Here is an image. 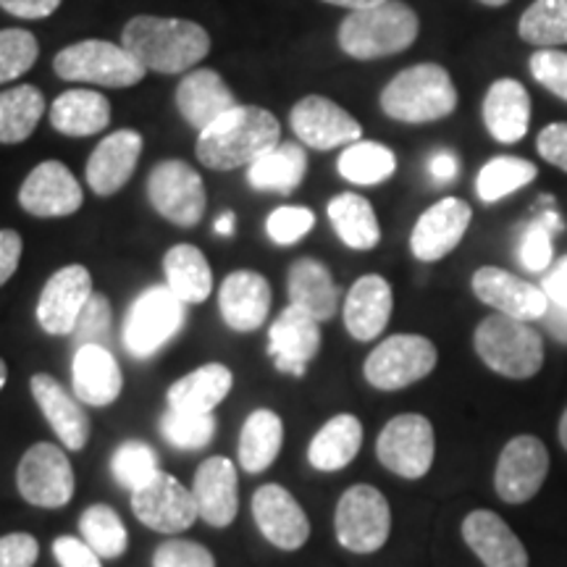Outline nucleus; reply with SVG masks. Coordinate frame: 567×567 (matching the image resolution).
<instances>
[{
  "instance_id": "obj_39",
  "label": "nucleus",
  "mask_w": 567,
  "mask_h": 567,
  "mask_svg": "<svg viewBox=\"0 0 567 567\" xmlns=\"http://www.w3.org/2000/svg\"><path fill=\"white\" fill-rule=\"evenodd\" d=\"M45 113V95L32 84L0 92V145L30 140Z\"/></svg>"
},
{
  "instance_id": "obj_59",
  "label": "nucleus",
  "mask_w": 567,
  "mask_h": 567,
  "mask_svg": "<svg viewBox=\"0 0 567 567\" xmlns=\"http://www.w3.org/2000/svg\"><path fill=\"white\" fill-rule=\"evenodd\" d=\"M544 321H547V329L551 331V337H555L557 342L567 344V310L559 308L555 302H549Z\"/></svg>"
},
{
  "instance_id": "obj_2",
  "label": "nucleus",
  "mask_w": 567,
  "mask_h": 567,
  "mask_svg": "<svg viewBox=\"0 0 567 567\" xmlns=\"http://www.w3.org/2000/svg\"><path fill=\"white\" fill-rule=\"evenodd\" d=\"M122 45L147 71L182 74L210 53V34L189 19L134 17L124 27Z\"/></svg>"
},
{
  "instance_id": "obj_23",
  "label": "nucleus",
  "mask_w": 567,
  "mask_h": 567,
  "mask_svg": "<svg viewBox=\"0 0 567 567\" xmlns=\"http://www.w3.org/2000/svg\"><path fill=\"white\" fill-rule=\"evenodd\" d=\"M218 308L231 331H258L271 310V284L258 271H231L218 289Z\"/></svg>"
},
{
  "instance_id": "obj_21",
  "label": "nucleus",
  "mask_w": 567,
  "mask_h": 567,
  "mask_svg": "<svg viewBox=\"0 0 567 567\" xmlns=\"http://www.w3.org/2000/svg\"><path fill=\"white\" fill-rule=\"evenodd\" d=\"M473 210L460 197H444L417 218L413 234H410V250L423 264H436L463 243L467 226H471Z\"/></svg>"
},
{
  "instance_id": "obj_45",
  "label": "nucleus",
  "mask_w": 567,
  "mask_h": 567,
  "mask_svg": "<svg viewBox=\"0 0 567 567\" xmlns=\"http://www.w3.org/2000/svg\"><path fill=\"white\" fill-rule=\"evenodd\" d=\"M158 429L163 439L176 446V450L195 452L213 442V436H216V417H213V413H182V410L168 408L161 415Z\"/></svg>"
},
{
  "instance_id": "obj_9",
  "label": "nucleus",
  "mask_w": 567,
  "mask_h": 567,
  "mask_svg": "<svg viewBox=\"0 0 567 567\" xmlns=\"http://www.w3.org/2000/svg\"><path fill=\"white\" fill-rule=\"evenodd\" d=\"M439 363L431 339L421 334H394L365 358V381L379 392H400L423 381Z\"/></svg>"
},
{
  "instance_id": "obj_61",
  "label": "nucleus",
  "mask_w": 567,
  "mask_h": 567,
  "mask_svg": "<svg viewBox=\"0 0 567 567\" xmlns=\"http://www.w3.org/2000/svg\"><path fill=\"white\" fill-rule=\"evenodd\" d=\"M234 221H237V216H234L231 210H226L224 216H218V221H216V234H218V237H231V234H234Z\"/></svg>"
},
{
  "instance_id": "obj_14",
  "label": "nucleus",
  "mask_w": 567,
  "mask_h": 567,
  "mask_svg": "<svg viewBox=\"0 0 567 567\" xmlns=\"http://www.w3.org/2000/svg\"><path fill=\"white\" fill-rule=\"evenodd\" d=\"M132 513L142 526L158 534H182L193 528L197 515V505L193 488L176 481L172 473H158L151 484L132 492Z\"/></svg>"
},
{
  "instance_id": "obj_22",
  "label": "nucleus",
  "mask_w": 567,
  "mask_h": 567,
  "mask_svg": "<svg viewBox=\"0 0 567 567\" xmlns=\"http://www.w3.org/2000/svg\"><path fill=\"white\" fill-rule=\"evenodd\" d=\"M197 515L213 528H229L239 513V476L229 457H208L195 471Z\"/></svg>"
},
{
  "instance_id": "obj_36",
  "label": "nucleus",
  "mask_w": 567,
  "mask_h": 567,
  "mask_svg": "<svg viewBox=\"0 0 567 567\" xmlns=\"http://www.w3.org/2000/svg\"><path fill=\"white\" fill-rule=\"evenodd\" d=\"M166 287L184 305L205 302L213 292V271L208 258L195 245H174L163 258Z\"/></svg>"
},
{
  "instance_id": "obj_38",
  "label": "nucleus",
  "mask_w": 567,
  "mask_h": 567,
  "mask_svg": "<svg viewBox=\"0 0 567 567\" xmlns=\"http://www.w3.org/2000/svg\"><path fill=\"white\" fill-rule=\"evenodd\" d=\"M329 221L334 224L339 239L352 250H373L381 243V226L373 205L363 195L342 193L329 203Z\"/></svg>"
},
{
  "instance_id": "obj_26",
  "label": "nucleus",
  "mask_w": 567,
  "mask_h": 567,
  "mask_svg": "<svg viewBox=\"0 0 567 567\" xmlns=\"http://www.w3.org/2000/svg\"><path fill=\"white\" fill-rule=\"evenodd\" d=\"M237 105L239 103L229 84L213 69L189 71L176 87V109L197 132L208 130L210 124H216L218 118L237 109Z\"/></svg>"
},
{
  "instance_id": "obj_24",
  "label": "nucleus",
  "mask_w": 567,
  "mask_h": 567,
  "mask_svg": "<svg viewBox=\"0 0 567 567\" xmlns=\"http://www.w3.org/2000/svg\"><path fill=\"white\" fill-rule=\"evenodd\" d=\"M71 384L76 400L92 408H109L124 392L118 360L103 344H80L71 360Z\"/></svg>"
},
{
  "instance_id": "obj_13",
  "label": "nucleus",
  "mask_w": 567,
  "mask_h": 567,
  "mask_svg": "<svg viewBox=\"0 0 567 567\" xmlns=\"http://www.w3.org/2000/svg\"><path fill=\"white\" fill-rule=\"evenodd\" d=\"M549 476V450L538 436L509 439L496 460L494 488L507 505H523L542 492Z\"/></svg>"
},
{
  "instance_id": "obj_16",
  "label": "nucleus",
  "mask_w": 567,
  "mask_h": 567,
  "mask_svg": "<svg viewBox=\"0 0 567 567\" xmlns=\"http://www.w3.org/2000/svg\"><path fill=\"white\" fill-rule=\"evenodd\" d=\"M321 350V323L297 305H287L268 329V354L276 371L302 379Z\"/></svg>"
},
{
  "instance_id": "obj_30",
  "label": "nucleus",
  "mask_w": 567,
  "mask_h": 567,
  "mask_svg": "<svg viewBox=\"0 0 567 567\" xmlns=\"http://www.w3.org/2000/svg\"><path fill=\"white\" fill-rule=\"evenodd\" d=\"M289 305H297L305 313L313 316L318 323L331 321L339 308V287L321 260L297 258L289 266L287 276Z\"/></svg>"
},
{
  "instance_id": "obj_3",
  "label": "nucleus",
  "mask_w": 567,
  "mask_h": 567,
  "mask_svg": "<svg viewBox=\"0 0 567 567\" xmlns=\"http://www.w3.org/2000/svg\"><path fill=\"white\" fill-rule=\"evenodd\" d=\"M421 21L402 0H384L371 9L350 11L339 27V48L358 61L384 59L408 51L417 40Z\"/></svg>"
},
{
  "instance_id": "obj_37",
  "label": "nucleus",
  "mask_w": 567,
  "mask_h": 567,
  "mask_svg": "<svg viewBox=\"0 0 567 567\" xmlns=\"http://www.w3.org/2000/svg\"><path fill=\"white\" fill-rule=\"evenodd\" d=\"M284 444V423L274 410L260 408L247 415L239 434V465L247 473H264L276 463Z\"/></svg>"
},
{
  "instance_id": "obj_47",
  "label": "nucleus",
  "mask_w": 567,
  "mask_h": 567,
  "mask_svg": "<svg viewBox=\"0 0 567 567\" xmlns=\"http://www.w3.org/2000/svg\"><path fill=\"white\" fill-rule=\"evenodd\" d=\"M40 55L38 38L27 30H0V84L24 76Z\"/></svg>"
},
{
  "instance_id": "obj_64",
  "label": "nucleus",
  "mask_w": 567,
  "mask_h": 567,
  "mask_svg": "<svg viewBox=\"0 0 567 567\" xmlns=\"http://www.w3.org/2000/svg\"><path fill=\"white\" fill-rule=\"evenodd\" d=\"M478 3H484V6H505V3H509V0H478Z\"/></svg>"
},
{
  "instance_id": "obj_49",
  "label": "nucleus",
  "mask_w": 567,
  "mask_h": 567,
  "mask_svg": "<svg viewBox=\"0 0 567 567\" xmlns=\"http://www.w3.org/2000/svg\"><path fill=\"white\" fill-rule=\"evenodd\" d=\"M153 567H216V557L197 542L168 538L155 549Z\"/></svg>"
},
{
  "instance_id": "obj_50",
  "label": "nucleus",
  "mask_w": 567,
  "mask_h": 567,
  "mask_svg": "<svg viewBox=\"0 0 567 567\" xmlns=\"http://www.w3.org/2000/svg\"><path fill=\"white\" fill-rule=\"evenodd\" d=\"M530 74L542 87H547L551 95L563 97L567 103V53L555 51V48H542L530 55Z\"/></svg>"
},
{
  "instance_id": "obj_28",
  "label": "nucleus",
  "mask_w": 567,
  "mask_h": 567,
  "mask_svg": "<svg viewBox=\"0 0 567 567\" xmlns=\"http://www.w3.org/2000/svg\"><path fill=\"white\" fill-rule=\"evenodd\" d=\"M142 155V134L118 130L95 147L87 161V184L92 193L109 197L126 187Z\"/></svg>"
},
{
  "instance_id": "obj_55",
  "label": "nucleus",
  "mask_w": 567,
  "mask_h": 567,
  "mask_svg": "<svg viewBox=\"0 0 567 567\" xmlns=\"http://www.w3.org/2000/svg\"><path fill=\"white\" fill-rule=\"evenodd\" d=\"M21 250H24V243H21L19 231L0 229V287L17 274Z\"/></svg>"
},
{
  "instance_id": "obj_27",
  "label": "nucleus",
  "mask_w": 567,
  "mask_h": 567,
  "mask_svg": "<svg viewBox=\"0 0 567 567\" xmlns=\"http://www.w3.org/2000/svg\"><path fill=\"white\" fill-rule=\"evenodd\" d=\"M463 538L486 567H528L523 542L492 509H473L463 520Z\"/></svg>"
},
{
  "instance_id": "obj_4",
  "label": "nucleus",
  "mask_w": 567,
  "mask_h": 567,
  "mask_svg": "<svg viewBox=\"0 0 567 567\" xmlns=\"http://www.w3.org/2000/svg\"><path fill=\"white\" fill-rule=\"evenodd\" d=\"M457 109L450 71L439 63H417L394 76L381 92V111L402 124H429Z\"/></svg>"
},
{
  "instance_id": "obj_1",
  "label": "nucleus",
  "mask_w": 567,
  "mask_h": 567,
  "mask_svg": "<svg viewBox=\"0 0 567 567\" xmlns=\"http://www.w3.org/2000/svg\"><path fill=\"white\" fill-rule=\"evenodd\" d=\"M281 142V124L271 111L258 105H243L226 113L197 137V161L213 172L250 168L260 155Z\"/></svg>"
},
{
  "instance_id": "obj_29",
  "label": "nucleus",
  "mask_w": 567,
  "mask_h": 567,
  "mask_svg": "<svg viewBox=\"0 0 567 567\" xmlns=\"http://www.w3.org/2000/svg\"><path fill=\"white\" fill-rule=\"evenodd\" d=\"M394 295L384 276L368 274L352 284L344 297V326L358 342H371L384 334L392 318Z\"/></svg>"
},
{
  "instance_id": "obj_6",
  "label": "nucleus",
  "mask_w": 567,
  "mask_h": 567,
  "mask_svg": "<svg viewBox=\"0 0 567 567\" xmlns=\"http://www.w3.org/2000/svg\"><path fill=\"white\" fill-rule=\"evenodd\" d=\"M53 69L66 82H87L101 87H132L147 74V69L124 45L109 40H82L63 48L53 59Z\"/></svg>"
},
{
  "instance_id": "obj_52",
  "label": "nucleus",
  "mask_w": 567,
  "mask_h": 567,
  "mask_svg": "<svg viewBox=\"0 0 567 567\" xmlns=\"http://www.w3.org/2000/svg\"><path fill=\"white\" fill-rule=\"evenodd\" d=\"M40 557V544L32 534L17 530V534L0 536V567H34Z\"/></svg>"
},
{
  "instance_id": "obj_48",
  "label": "nucleus",
  "mask_w": 567,
  "mask_h": 567,
  "mask_svg": "<svg viewBox=\"0 0 567 567\" xmlns=\"http://www.w3.org/2000/svg\"><path fill=\"white\" fill-rule=\"evenodd\" d=\"M316 226V216L310 208H302V205H284V208H276L266 221V231L276 245H297L305 234Z\"/></svg>"
},
{
  "instance_id": "obj_19",
  "label": "nucleus",
  "mask_w": 567,
  "mask_h": 567,
  "mask_svg": "<svg viewBox=\"0 0 567 567\" xmlns=\"http://www.w3.org/2000/svg\"><path fill=\"white\" fill-rule=\"evenodd\" d=\"M84 195L74 174L61 161H42L19 189V205L30 216L63 218L82 208Z\"/></svg>"
},
{
  "instance_id": "obj_51",
  "label": "nucleus",
  "mask_w": 567,
  "mask_h": 567,
  "mask_svg": "<svg viewBox=\"0 0 567 567\" xmlns=\"http://www.w3.org/2000/svg\"><path fill=\"white\" fill-rule=\"evenodd\" d=\"M111 302L109 297L101 292H92L87 305L82 308L80 321H76L74 334L82 344H101L103 337H109L111 331Z\"/></svg>"
},
{
  "instance_id": "obj_7",
  "label": "nucleus",
  "mask_w": 567,
  "mask_h": 567,
  "mask_svg": "<svg viewBox=\"0 0 567 567\" xmlns=\"http://www.w3.org/2000/svg\"><path fill=\"white\" fill-rule=\"evenodd\" d=\"M184 323H187V305L166 284L151 287L132 302L126 313L122 331L124 347L134 358H151L179 334Z\"/></svg>"
},
{
  "instance_id": "obj_34",
  "label": "nucleus",
  "mask_w": 567,
  "mask_h": 567,
  "mask_svg": "<svg viewBox=\"0 0 567 567\" xmlns=\"http://www.w3.org/2000/svg\"><path fill=\"white\" fill-rule=\"evenodd\" d=\"M111 122L109 97L95 90H66L51 103V124L66 137H92Z\"/></svg>"
},
{
  "instance_id": "obj_18",
  "label": "nucleus",
  "mask_w": 567,
  "mask_h": 567,
  "mask_svg": "<svg viewBox=\"0 0 567 567\" xmlns=\"http://www.w3.org/2000/svg\"><path fill=\"white\" fill-rule=\"evenodd\" d=\"M255 526L281 551H297L308 544L310 520L292 492L281 484H266L252 494Z\"/></svg>"
},
{
  "instance_id": "obj_20",
  "label": "nucleus",
  "mask_w": 567,
  "mask_h": 567,
  "mask_svg": "<svg viewBox=\"0 0 567 567\" xmlns=\"http://www.w3.org/2000/svg\"><path fill=\"white\" fill-rule=\"evenodd\" d=\"M473 295L494 308L496 313L517 318V321H538L547 316L549 297L536 284L517 279L515 274L496 266H484L473 274Z\"/></svg>"
},
{
  "instance_id": "obj_62",
  "label": "nucleus",
  "mask_w": 567,
  "mask_h": 567,
  "mask_svg": "<svg viewBox=\"0 0 567 567\" xmlns=\"http://www.w3.org/2000/svg\"><path fill=\"white\" fill-rule=\"evenodd\" d=\"M559 444H563V450L567 452V408L563 417H559Z\"/></svg>"
},
{
  "instance_id": "obj_53",
  "label": "nucleus",
  "mask_w": 567,
  "mask_h": 567,
  "mask_svg": "<svg viewBox=\"0 0 567 567\" xmlns=\"http://www.w3.org/2000/svg\"><path fill=\"white\" fill-rule=\"evenodd\" d=\"M53 557L61 567H103L101 555L84 538L59 536L53 542Z\"/></svg>"
},
{
  "instance_id": "obj_41",
  "label": "nucleus",
  "mask_w": 567,
  "mask_h": 567,
  "mask_svg": "<svg viewBox=\"0 0 567 567\" xmlns=\"http://www.w3.org/2000/svg\"><path fill=\"white\" fill-rule=\"evenodd\" d=\"M80 534L92 549L103 559H118L126 555L130 547V534H126L124 520L109 505H90L80 515Z\"/></svg>"
},
{
  "instance_id": "obj_17",
  "label": "nucleus",
  "mask_w": 567,
  "mask_h": 567,
  "mask_svg": "<svg viewBox=\"0 0 567 567\" xmlns=\"http://www.w3.org/2000/svg\"><path fill=\"white\" fill-rule=\"evenodd\" d=\"M289 124L302 145L316 151H334L339 145H354L363 137V126L342 105L321 95H308L295 103Z\"/></svg>"
},
{
  "instance_id": "obj_54",
  "label": "nucleus",
  "mask_w": 567,
  "mask_h": 567,
  "mask_svg": "<svg viewBox=\"0 0 567 567\" xmlns=\"http://www.w3.org/2000/svg\"><path fill=\"white\" fill-rule=\"evenodd\" d=\"M538 155L567 174V124L557 122L538 134Z\"/></svg>"
},
{
  "instance_id": "obj_44",
  "label": "nucleus",
  "mask_w": 567,
  "mask_h": 567,
  "mask_svg": "<svg viewBox=\"0 0 567 567\" xmlns=\"http://www.w3.org/2000/svg\"><path fill=\"white\" fill-rule=\"evenodd\" d=\"M111 473L124 488L137 492V488L147 486L161 473L158 452H155L151 444L137 442V439L124 442L116 452H113Z\"/></svg>"
},
{
  "instance_id": "obj_31",
  "label": "nucleus",
  "mask_w": 567,
  "mask_h": 567,
  "mask_svg": "<svg viewBox=\"0 0 567 567\" xmlns=\"http://www.w3.org/2000/svg\"><path fill=\"white\" fill-rule=\"evenodd\" d=\"M484 122L494 140L513 145L528 132L530 95L517 80H496L486 92Z\"/></svg>"
},
{
  "instance_id": "obj_56",
  "label": "nucleus",
  "mask_w": 567,
  "mask_h": 567,
  "mask_svg": "<svg viewBox=\"0 0 567 567\" xmlns=\"http://www.w3.org/2000/svg\"><path fill=\"white\" fill-rule=\"evenodd\" d=\"M59 6L61 0H0V9L17 19H48Z\"/></svg>"
},
{
  "instance_id": "obj_58",
  "label": "nucleus",
  "mask_w": 567,
  "mask_h": 567,
  "mask_svg": "<svg viewBox=\"0 0 567 567\" xmlns=\"http://www.w3.org/2000/svg\"><path fill=\"white\" fill-rule=\"evenodd\" d=\"M429 172L434 176L436 182H452L457 179L460 174V161L457 155L452 151H439L431 155V163H429Z\"/></svg>"
},
{
  "instance_id": "obj_63",
  "label": "nucleus",
  "mask_w": 567,
  "mask_h": 567,
  "mask_svg": "<svg viewBox=\"0 0 567 567\" xmlns=\"http://www.w3.org/2000/svg\"><path fill=\"white\" fill-rule=\"evenodd\" d=\"M6 381H9V365H6V360L0 358V389L6 386Z\"/></svg>"
},
{
  "instance_id": "obj_35",
  "label": "nucleus",
  "mask_w": 567,
  "mask_h": 567,
  "mask_svg": "<svg viewBox=\"0 0 567 567\" xmlns=\"http://www.w3.org/2000/svg\"><path fill=\"white\" fill-rule=\"evenodd\" d=\"M308 172V155L302 145L295 142H279L274 151L260 155L258 161L247 168V182L258 193H279L292 195L300 187Z\"/></svg>"
},
{
  "instance_id": "obj_10",
  "label": "nucleus",
  "mask_w": 567,
  "mask_h": 567,
  "mask_svg": "<svg viewBox=\"0 0 567 567\" xmlns=\"http://www.w3.org/2000/svg\"><path fill=\"white\" fill-rule=\"evenodd\" d=\"M375 457L394 476L405 481L423 478L436 457L434 425L421 413L392 417L375 439Z\"/></svg>"
},
{
  "instance_id": "obj_43",
  "label": "nucleus",
  "mask_w": 567,
  "mask_h": 567,
  "mask_svg": "<svg viewBox=\"0 0 567 567\" xmlns=\"http://www.w3.org/2000/svg\"><path fill=\"white\" fill-rule=\"evenodd\" d=\"M520 38L538 48L567 42V0H536L517 24Z\"/></svg>"
},
{
  "instance_id": "obj_46",
  "label": "nucleus",
  "mask_w": 567,
  "mask_h": 567,
  "mask_svg": "<svg viewBox=\"0 0 567 567\" xmlns=\"http://www.w3.org/2000/svg\"><path fill=\"white\" fill-rule=\"evenodd\" d=\"M563 229L565 224L557 216V210H544L534 224L526 226V234L520 239V252H517L520 264L534 274L547 271L551 264V237Z\"/></svg>"
},
{
  "instance_id": "obj_12",
  "label": "nucleus",
  "mask_w": 567,
  "mask_h": 567,
  "mask_svg": "<svg viewBox=\"0 0 567 567\" xmlns=\"http://www.w3.org/2000/svg\"><path fill=\"white\" fill-rule=\"evenodd\" d=\"M147 197L158 216L182 229L200 224L208 205L203 176L184 161L158 163L147 176Z\"/></svg>"
},
{
  "instance_id": "obj_25",
  "label": "nucleus",
  "mask_w": 567,
  "mask_h": 567,
  "mask_svg": "<svg viewBox=\"0 0 567 567\" xmlns=\"http://www.w3.org/2000/svg\"><path fill=\"white\" fill-rule=\"evenodd\" d=\"M30 392L59 442L71 452H82L90 442V417L82 410L80 400L71 396L51 373H34L30 379Z\"/></svg>"
},
{
  "instance_id": "obj_33",
  "label": "nucleus",
  "mask_w": 567,
  "mask_h": 567,
  "mask_svg": "<svg viewBox=\"0 0 567 567\" xmlns=\"http://www.w3.org/2000/svg\"><path fill=\"white\" fill-rule=\"evenodd\" d=\"M363 446V423L358 415L339 413L329 417L308 446V463L321 473L342 471Z\"/></svg>"
},
{
  "instance_id": "obj_15",
  "label": "nucleus",
  "mask_w": 567,
  "mask_h": 567,
  "mask_svg": "<svg viewBox=\"0 0 567 567\" xmlns=\"http://www.w3.org/2000/svg\"><path fill=\"white\" fill-rule=\"evenodd\" d=\"M92 297V276L84 266H63L42 287L38 300L40 329L51 337L74 334L82 308Z\"/></svg>"
},
{
  "instance_id": "obj_5",
  "label": "nucleus",
  "mask_w": 567,
  "mask_h": 567,
  "mask_svg": "<svg viewBox=\"0 0 567 567\" xmlns=\"http://www.w3.org/2000/svg\"><path fill=\"white\" fill-rule=\"evenodd\" d=\"M478 358L494 373L526 381L544 368V339L528 321L494 313L476 326L473 334Z\"/></svg>"
},
{
  "instance_id": "obj_40",
  "label": "nucleus",
  "mask_w": 567,
  "mask_h": 567,
  "mask_svg": "<svg viewBox=\"0 0 567 567\" xmlns=\"http://www.w3.org/2000/svg\"><path fill=\"white\" fill-rule=\"evenodd\" d=\"M396 172V155L381 142H354L339 155V174L347 182L373 187V184L386 182Z\"/></svg>"
},
{
  "instance_id": "obj_8",
  "label": "nucleus",
  "mask_w": 567,
  "mask_h": 567,
  "mask_svg": "<svg viewBox=\"0 0 567 567\" xmlns=\"http://www.w3.org/2000/svg\"><path fill=\"white\" fill-rule=\"evenodd\" d=\"M337 542L354 555H373L392 534V507L375 486L354 484L339 496L334 515Z\"/></svg>"
},
{
  "instance_id": "obj_11",
  "label": "nucleus",
  "mask_w": 567,
  "mask_h": 567,
  "mask_svg": "<svg viewBox=\"0 0 567 567\" xmlns=\"http://www.w3.org/2000/svg\"><path fill=\"white\" fill-rule=\"evenodd\" d=\"M17 486L21 499L30 502L34 507H66L76 488V478L66 452L51 442L32 444L19 460Z\"/></svg>"
},
{
  "instance_id": "obj_60",
  "label": "nucleus",
  "mask_w": 567,
  "mask_h": 567,
  "mask_svg": "<svg viewBox=\"0 0 567 567\" xmlns=\"http://www.w3.org/2000/svg\"><path fill=\"white\" fill-rule=\"evenodd\" d=\"M323 3L342 6V9H350V11H360V9H371V6L384 3V0H323Z\"/></svg>"
},
{
  "instance_id": "obj_57",
  "label": "nucleus",
  "mask_w": 567,
  "mask_h": 567,
  "mask_svg": "<svg viewBox=\"0 0 567 567\" xmlns=\"http://www.w3.org/2000/svg\"><path fill=\"white\" fill-rule=\"evenodd\" d=\"M542 289L544 295L549 297V302H555L559 308L567 310V258L559 260V264L544 276Z\"/></svg>"
},
{
  "instance_id": "obj_42",
  "label": "nucleus",
  "mask_w": 567,
  "mask_h": 567,
  "mask_svg": "<svg viewBox=\"0 0 567 567\" xmlns=\"http://www.w3.org/2000/svg\"><path fill=\"white\" fill-rule=\"evenodd\" d=\"M538 168L526 158H515V155H499L492 158L481 168L476 179V193L484 203H496L502 197L517 193L520 187H528L536 179Z\"/></svg>"
},
{
  "instance_id": "obj_32",
  "label": "nucleus",
  "mask_w": 567,
  "mask_h": 567,
  "mask_svg": "<svg viewBox=\"0 0 567 567\" xmlns=\"http://www.w3.org/2000/svg\"><path fill=\"white\" fill-rule=\"evenodd\" d=\"M234 373L224 363H205L193 373L176 379L168 386L166 400L172 410L182 413H213L229 396Z\"/></svg>"
}]
</instances>
